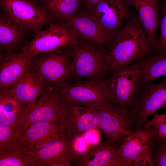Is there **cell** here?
Instances as JSON below:
<instances>
[{
	"instance_id": "1",
	"label": "cell",
	"mask_w": 166,
	"mask_h": 166,
	"mask_svg": "<svg viewBox=\"0 0 166 166\" xmlns=\"http://www.w3.org/2000/svg\"><path fill=\"white\" fill-rule=\"evenodd\" d=\"M108 46L109 74L157 52L148 39L139 17L133 14Z\"/></svg>"
},
{
	"instance_id": "2",
	"label": "cell",
	"mask_w": 166,
	"mask_h": 166,
	"mask_svg": "<svg viewBox=\"0 0 166 166\" xmlns=\"http://www.w3.org/2000/svg\"><path fill=\"white\" fill-rule=\"evenodd\" d=\"M141 61L117 70L110 73L104 79L99 81L109 101L128 112L143 84Z\"/></svg>"
},
{
	"instance_id": "3",
	"label": "cell",
	"mask_w": 166,
	"mask_h": 166,
	"mask_svg": "<svg viewBox=\"0 0 166 166\" xmlns=\"http://www.w3.org/2000/svg\"><path fill=\"white\" fill-rule=\"evenodd\" d=\"M74 81H100L109 74L106 50L90 43H81L70 47Z\"/></svg>"
},
{
	"instance_id": "4",
	"label": "cell",
	"mask_w": 166,
	"mask_h": 166,
	"mask_svg": "<svg viewBox=\"0 0 166 166\" xmlns=\"http://www.w3.org/2000/svg\"><path fill=\"white\" fill-rule=\"evenodd\" d=\"M62 48L42 53L32 64L36 72L50 88L58 89L74 80L70 48Z\"/></svg>"
},
{
	"instance_id": "5",
	"label": "cell",
	"mask_w": 166,
	"mask_h": 166,
	"mask_svg": "<svg viewBox=\"0 0 166 166\" xmlns=\"http://www.w3.org/2000/svg\"><path fill=\"white\" fill-rule=\"evenodd\" d=\"M79 37L68 22L51 23L39 32L21 53L25 57L33 58L40 53L76 45L80 42Z\"/></svg>"
},
{
	"instance_id": "6",
	"label": "cell",
	"mask_w": 166,
	"mask_h": 166,
	"mask_svg": "<svg viewBox=\"0 0 166 166\" xmlns=\"http://www.w3.org/2000/svg\"><path fill=\"white\" fill-rule=\"evenodd\" d=\"M100 129L107 139L121 144L135 128L128 112L109 101L93 107Z\"/></svg>"
},
{
	"instance_id": "7",
	"label": "cell",
	"mask_w": 166,
	"mask_h": 166,
	"mask_svg": "<svg viewBox=\"0 0 166 166\" xmlns=\"http://www.w3.org/2000/svg\"><path fill=\"white\" fill-rule=\"evenodd\" d=\"M155 140L150 128H136L120 146V166H153L152 156Z\"/></svg>"
},
{
	"instance_id": "8",
	"label": "cell",
	"mask_w": 166,
	"mask_h": 166,
	"mask_svg": "<svg viewBox=\"0 0 166 166\" xmlns=\"http://www.w3.org/2000/svg\"><path fill=\"white\" fill-rule=\"evenodd\" d=\"M68 107V104L62 99L58 89L50 88L41 95L27 110L15 128L19 136L32 124L61 119Z\"/></svg>"
},
{
	"instance_id": "9",
	"label": "cell",
	"mask_w": 166,
	"mask_h": 166,
	"mask_svg": "<svg viewBox=\"0 0 166 166\" xmlns=\"http://www.w3.org/2000/svg\"><path fill=\"white\" fill-rule=\"evenodd\" d=\"M166 106V76L156 84H143L136 100L129 111L135 129L144 127L151 115Z\"/></svg>"
},
{
	"instance_id": "10",
	"label": "cell",
	"mask_w": 166,
	"mask_h": 166,
	"mask_svg": "<svg viewBox=\"0 0 166 166\" xmlns=\"http://www.w3.org/2000/svg\"><path fill=\"white\" fill-rule=\"evenodd\" d=\"M76 140L62 136L27 150L30 152L36 166H69L78 152Z\"/></svg>"
},
{
	"instance_id": "11",
	"label": "cell",
	"mask_w": 166,
	"mask_h": 166,
	"mask_svg": "<svg viewBox=\"0 0 166 166\" xmlns=\"http://www.w3.org/2000/svg\"><path fill=\"white\" fill-rule=\"evenodd\" d=\"M89 10L90 14L113 39L125 20L133 13L124 0H101Z\"/></svg>"
},
{
	"instance_id": "12",
	"label": "cell",
	"mask_w": 166,
	"mask_h": 166,
	"mask_svg": "<svg viewBox=\"0 0 166 166\" xmlns=\"http://www.w3.org/2000/svg\"><path fill=\"white\" fill-rule=\"evenodd\" d=\"M75 81L58 89L62 99L67 104L92 108L109 101L98 81Z\"/></svg>"
},
{
	"instance_id": "13",
	"label": "cell",
	"mask_w": 166,
	"mask_h": 166,
	"mask_svg": "<svg viewBox=\"0 0 166 166\" xmlns=\"http://www.w3.org/2000/svg\"><path fill=\"white\" fill-rule=\"evenodd\" d=\"M67 104V110L61 118L64 137L76 140L89 130L99 129L96 114L93 108Z\"/></svg>"
},
{
	"instance_id": "14",
	"label": "cell",
	"mask_w": 166,
	"mask_h": 166,
	"mask_svg": "<svg viewBox=\"0 0 166 166\" xmlns=\"http://www.w3.org/2000/svg\"><path fill=\"white\" fill-rule=\"evenodd\" d=\"M121 144L107 139L78 151L73 162L77 166H120L118 152Z\"/></svg>"
},
{
	"instance_id": "15",
	"label": "cell",
	"mask_w": 166,
	"mask_h": 166,
	"mask_svg": "<svg viewBox=\"0 0 166 166\" xmlns=\"http://www.w3.org/2000/svg\"><path fill=\"white\" fill-rule=\"evenodd\" d=\"M1 3L11 20L20 29L36 28L47 19L43 10L26 0H1Z\"/></svg>"
},
{
	"instance_id": "16",
	"label": "cell",
	"mask_w": 166,
	"mask_h": 166,
	"mask_svg": "<svg viewBox=\"0 0 166 166\" xmlns=\"http://www.w3.org/2000/svg\"><path fill=\"white\" fill-rule=\"evenodd\" d=\"M61 119L37 123L29 126L19 137V145L28 149L64 136Z\"/></svg>"
},
{
	"instance_id": "17",
	"label": "cell",
	"mask_w": 166,
	"mask_h": 166,
	"mask_svg": "<svg viewBox=\"0 0 166 166\" xmlns=\"http://www.w3.org/2000/svg\"><path fill=\"white\" fill-rule=\"evenodd\" d=\"M50 88L46 86L32 64L24 76L8 90L28 110Z\"/></svg>"
},
{
	"instance_id": "18",
	"label": "cell",
	"mask_w": 166,
	"mask_h": 166,
	"mask_svg": "<svg viewBox=\"0 0 166 166\" xmlns=\"http://www.w3.org/2000/svg\"><path fill=\"white\" fill-rule=\"evenodd\" d=\"M33 62V58L21 53L9 52L1 56L0 90H8L25 74Z\"/></svg>"
},
{
	"instance_id": "19",
	"label": "cell",
	"mask_w": 166,
	"mask_h": 166,
	"mask_svg": "<svg viewBox=\"0 0 166 166\" xmlns=\"http://www.w3.org/2000/svg\"><path fill=\"white\" fill-rule=\"evenodd\" d=\"M67 22L79 36L97 45L108 46L113 39L88 12L75 14Z\"/></svg>"
},
{
	"instance_id": "20",
	"label": "cell",
	"mask_w": 166,
	"mask_h": 166,
	"mask_svg": "<svg viewBox=\"0 0 166 166\" xmlns=\"http://www.w3.org/2000/svg\"><path fill=\"white\" fill-rule=\"evenodd\" d=\"M137 11L141 24L150 42L158 51L156 33L160 26L159 0H124Z\"/></svg>"
},
{
	"instance_id": "21",
	"label": "cell",
	"mask_w": 166,
	"mask_h": 166,
	"mask_svg": "<svg viewBox=\"0 0 166 166\" xmlns=\"http://www.w3.org/2000/svg\"><path fill=\"white\" fill-rule=\"evenodd\" d=\"M27 109L8 90H0V123L16 128Z\"/></svg>"
},
{
	"instance_id": "22",
	"label": "cell",
	"mask_w": 166,
	"mask_h": 166,
	"mask_svg": "<svg viewBox=\"0 0 166 166\" xmlns=\"http://www.w3.org/2000/svg\"><path fill=\"white\" fill-rule=\"evenodd\" d=\"M143 84L166 76V51L152 53L141 61Z\"/></svg>"
},
{
	"instance_id": "23",
	"label": "cell",
	"mask_w": 166,
	"mask_h": 166,
	"mask_svg": "<svg viewBox=\"0 0 166 166\" xmlns=\"http://www.w3.org/2000/svg\"><path fill=\"white\" fill-rule=\"evenodd\" d=\"M0 166H36L30 152L18 145L0 153Z\"/></svg>"
},
{
	"instance_id": "24",
	"label": "cell",
	"mask_w": 166,
	"mask_h": 166,
	"mask_svg": "<svg viewBox=\"0 0 166 166\" xmlns=\"http://www.w3.org/2000/svg\"><path fill=\"white\" fill-rule=\"evenodd\" d=\"M19 28L11 20L3 18L0 22V46L1 49L11 48L20 37Z\"/></svg>"
},
{
	"instance_id": "25",
	"label": "cell",
	"mask_w": 166,
	"mask_h": 166,
	"mask_svg": "<svg viewBox=\"0 0 166 166\" xmlns=\"http://www.w3.org/2000/svg\"><path fill=\"white\" fill-rule=\"evenodd\" d=\"M81 0H48L47 6L55 15L67 21L75 14Z\"/></svg>"
},
{
	"instance_id": "26",
	"label": "cell",
	"mask_w": 166,
	"mask_h": 166,
	"mask_svg": "<svg viewBox=\"0 0 166 166\" xmlns=\"http://www.w3.org/2000/svg\"><path fill=\"white\" fill-rule=\"evenodd\" d=\"M19 137L15 128L0 123V153L18 145Z\"/></svg>"
},
{
	"instance_id": "27",
	"label": "cell",
	"mask_w": 166,
	"mask_h": 166,
	"mask_svg": "<svg viewBox=\"0 0 166 166\" xmlns=\"http://www.w3.org/2000/svg\"><path fill=\"white\" fill-rule=\"evenodd\" d=\"M153 166H166V140L155 139L153 149Z\"/></svg>"
},
{
	"instance_id": "28",
	"label": "cell",
	"mask_w": 166,
	"mask_h": 166,
	"mask_svg": "<svg viewBox=\"0 0 166 166\" xmlns=\"http://www.w3.org/2000/svg\"><path fill=\"white\" fill-rule=\"evenodd\" d=\"M162 18L160 20V32L157 39L158 51H166V1L162 0Z\"/></svg>"
},
{
	"instance_id": "29",
	"label": "cell",
	"mask_w": 166,
	"mask_h": 166,
	"mask_svg": "<svg viewBox=\"0 0 166 166\" xmlns=\"http://www.w3.org/2000/svg\"><path fill=\"white\" fill-rule=\"evenodd\" d=\"M148 127L150 128L155 139L166 140V122L156 123Z\"/></svg>"
},
{
	"instance_id": "30",
	"label": "cell",
	"mask_w": 166,
	"mask_h": 166,
	"mask_svg": "<svg viewBox=\"0 0 166 166\" xmlns=\"http://www.w3.org/2000/svg\"><path fill=\"white\" fill-rule=\"evenodd\" d=\"M152 118L146 123L144 127H148L151 125L158 122H166V113L159 114L157 112L153 114Z\"/></svg>"
},
{
	"instance_id": "31",
	"label": "cell",
	"mask_w": 166,
	"mask_h": 166,
	"mask_svg": "<svg viewBox=\"0 0 166 166\" xmlns=\"http://www.w3.org/2000/svg\"><path fill=\"white\" fill-rule=\"evenodd\" d=\"M101 0H85L86 8L89 9Z\"/></svg>"
}]
</instances>
